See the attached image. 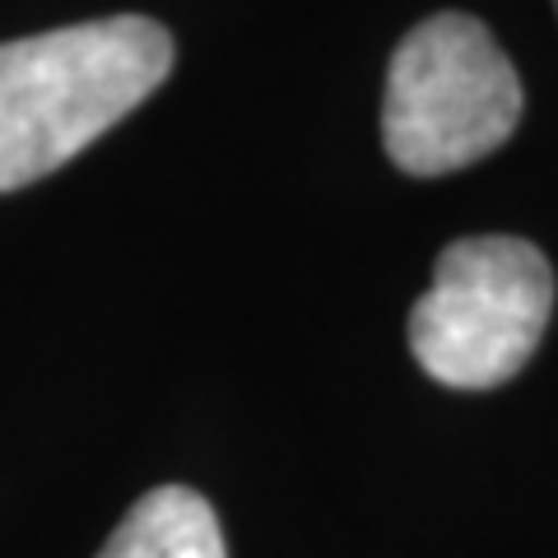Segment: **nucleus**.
<instances>
[{"label": "nucleus", "mask_w": 558, "mask_h": 558, "mask_svg": "<svg viewBox=\"0 0 558 558\" xmlns=\"http://www.w3.org/2000/svg\"><path fill=\"white\" fill-rule=\"evenodd\" d=\"M521 108V80L494 33L470 14H433L391 57L381 140L410 178H442L508 145Z\"/></svg>", "instance_id": "2"}, {"label": "nucleus", "mask_w": 558, "mask_h": 558, "mask_svg": "<svg viewBox=\"0 0 558 558\" xmlns=\"http://www.w3.org/2000/svg\"><path fill=\"white\" fill-rule=\"evenodd\" d=\"M554 317V270L526 238H461L442 247L410 312V349L451 391H494L531 363Z\"/></svg>", "instance_id": "3"}, {"label": "nucleus", "mask_w": 558, "mask_h": 558, "mask_svg": "<svg viewBox=\"0 0 558 558\" xmlns=\"http://www.w3.org/2000/svg\"><path fill=\"white\" fill-rule=\"evenodd\" d=\"M98 558H229L215 508L186 484L149 488L121 517Z\"/></svg>", "instance_id": "4"}, {"label": "nucleus", "mask_w": 558, "mask_h": 558, "mask_svg": "<svg viewBox=\"0 0 558 558\" xmlns=\"http://www.w3.org/2000/svg\"><path fill=\"white\" fill-rule=\"evenodd\" d=\"M172 70V38L145 14H112L0 43V191L65 168L131 117Z\"/></svg>", "instance_id": "1"}]
</instances>
